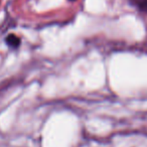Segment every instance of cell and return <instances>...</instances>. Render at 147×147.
I'll return each instance as SVG.
<instances>
[{
  "instance_id": "obj_3",
  "label": "cell",
  "mask_w": 147,
  "mask_h": 147,
  "mask_svg": "<svg viewBox=\"0 0 147 147\" xmlns=\"http://www.w3.org/2000/svg\"><path fill=\"white\" fill-rule=\"evenodd\" d=\"M69 1H75V0H69Z\"/></svg>"
},
{
  "instance_id": "obj_1",
  "label": "cell",
  "mask_w": 147,
  "mask_h": 147,
  "mask_svg": "<svg viewBox=\"0 0 147 147\" xmlns=\"http://www.w3.org/2000/svg\"><path fill=\"white\" fill-rule=\"evenodd\" d=\"M5 42L11 49H17L20 45V38L18 36H16L15 34H9L5 38Z\"/></svg>"
},
{
  "instance_id": "obj_2",
  "label": "cell",
  "mask_w": 147,
  "mask_h": 147,
  "mask_svg": "<svg viewBox=\"0 0 147 147\" xmlns=\"http://www.w3.org/2000/svg\"><path fill=\"white\" fill-rule=\"evenodd\" d=\"M129 2L139 10L147 13V0H129Z\"/></svg>"
}]
</instances>
